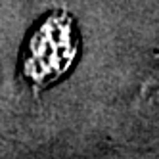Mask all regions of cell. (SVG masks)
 <instances>
[{"label":"cell","instance_id":"cell-1","mask_svg":"<svg viewBox=\"0 0 159 159\" xmlns=\"http://www.w3.org/2000/svg\"><path fill=\"white\" fill-rule=\"evenodd\" d=\"M77 31L67 14H52L31 33L21 61V73L35 88L52 84L73 65Z\"/></svg>","mask_w":159,"mask_h":159}]
</instances>
